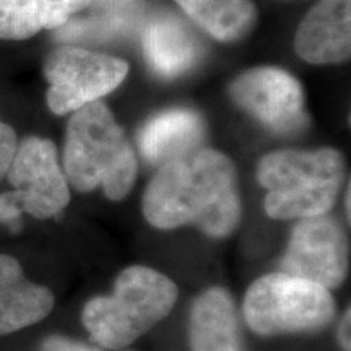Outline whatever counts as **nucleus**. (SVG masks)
<instances>
[{
	"label": "nucleus",
	"mask_w": 351,
	"mask_h": 351,
	"mask_svg": "<svg viewBox=\"0 0 351 351\" xmlns=\"http://www.w3.org/2000/svg\"><path fill=\"white\" fill-rule=\"evenodd\" d=\"M142 210L158 230L195 226L208 238H228L243 212L236 166L213 148L200 147L174 158L148 182Z\"/></svg>",
	"instance_id": "f257e3e1"
},
{
	"label": "nucleus",
	"mask_w": 351,
	"mask_h": 351,
	"mask_svg": "<svg viewBox=\"0 0 351 351\" xmlns=\"http://www.w3.org/2000/svg\"><path fill=\"white\" fill-rule=\"evenodd\" d=\"M62 168L78 192L101 187L111 200L129 195L137 179V156L106 104L95 101L72 112L65 130Z\"/></svg>",
	"instance_id": "f03ea898"
},
{
	"label": "nucleus",
	"mask_w": 351,
	"mask_h": 351,
	"mask_svg": "<svg viewBox=\"0 0 351 351\" xmlns=\"http://www.w3.org/2000/svg\"><path fill=\"white\" fill-rule=\"evenodd\" d=\"M265 189L263 207L274 219L322 217L335 205L345 182V160L333 148L276 150L257 165Z\"/></svg>",
	"instance_id": "7ed1b4c3"
},
{
	"label": "nucleus",
	"mask_w": 351,
	"mask_h": 351,
	"mask_svg": "<svg viewBox=\"0 0 351 351\" xmlns=\"http://www.w3.org/2000/svg\"><path fill=\"white\" fill-rule=\"evenodd\" d=\"M178 301V287L161 271L134 265L122 270L108 296L91 298L82 322L106 350H124L168 317Z\"/></svg>",
	"instance_id": "20e7f679"
},
{
	"label": "nucleus",
	"mask_w": 351,
	"mask_h": 351,
	"mask_svg": "<svg viewBox=\"0 0 351 351\" xmlns=\"http://www.w3.org/2000/svg\"><path fill=\"white\" fill-rule=\"evenodd\" d=\"M245 324L257 335L317 332L335 315L330 289L301 276L270 274L256 280L244 296Z\"/></svg>",
	"instance_id": "39448f33"
},
{
	"label": "nucleus",
	"mask_w": 351,
	"mask_h": 351,
	"mask_svg": "<svg viewBox=\"0 0 351 351\" xmlns=\"http://www.w3.org/2000/svg\"><path fill=\"white\" fill-rule=\"evenodd\" d=\"M5 178L13 191L0 195V223L15 230L23 213L47 219L69 205L70 184L49 138L32 135L19 142Z\"/></svg>",
	"instance_id": "423d86ee"
},
{
	"label": "nucleus",
	"mask_w": 351,
	"mask_h": 351,
	"mask_svg": "<svg viewBox=\"0 0 351 351\" xmlns=\"http://www.w3.org/2000/svg\"><path fill=\"white\" fill-rule=\"evenodd\" d=\"M46 103L56 116L72 114L112 93L129 73L125 60L75 46H60L43 64Z\"/></svg>",
	"instance_id": "0eeeda50"
},
{
	"label": "nucleus",
	"mask_w": 351,
	"mask_h": 351,
	"mask_svg": "<svg viewBox=\"0 0 351 351\" xmlns=\"http://www.w3.org/2000/svg\"><path fill=\"white\" fill-rule=\"evenodd\" d=\"M282 271L327 289L339 288L348 274V241L327 215L298 219L282 258Z\"/></svg>",
	"instance_id": "6e6552de"
},
{
	"label": "nucleus",
	"mask_w": 351,
	"mask_h": 351,
	"mask_svg": "<svg viewBox=\"0 0 351 351\" xmlns=\"http://www.w3.org/2000/svg\"><path fill=\"white\" fill-rule=\"evenodd\" d=\"M238 106L278 134H293L306 124L304 91L300 80L278 67H254L231 82Z\"/></svg>",
	"instance_id": "1a4fd4ad"
},
{
	"label": "nucleus",
	"mask_w": 351,
	"mask_h": 351,
	"mask_svg": "<svg viewBox=\"0 0 351 351\" xmlns=\"http://www.w3.org/2000/svg\"><path fill=\"white\" fill-rule=\"evenodd\" d=\"M295 49L314 65L340 64L351 56V0H320L298 26Z\"/></svg>",
	"instance_id": "9d476101"
},
{
	"label": "nucleus",
	"mask_w": 351,
	"mask_h": 351,
	"mask_svg": "<svg viewBox=\"0 0 351 351\" xmlns=\"http://www.w3.org/2000/svg\"><path fill=\"white\" fill-rule=\"evenodd\" d=\"M191 351H245L234 301L225 288L197 296L189 314Z\"/></svg>",
	"instance_id": "9b49d317"
},
{
	"label": "nucleus",
	"mask_w": 351,
	"mask_h": 351,
	"mask_svg": "<svg viewBox=\"0 0 351 351\" xmlns=\"http://www.w3.org/2000/svg\"><path fill=\"white\" fill-rule=\"evenodd\" d=\"M54 304L49 288L29 282L16 258L0 254V335L41 322Z\"/></svg>",
	"instance_id": "f8f14e48"
},
{
	"label": "nucleus",
	"mask_w": 351,
	"mask_h": 351,
	"mask_svg": "<svg viewBox=\"0 0 351 351\" xmlns=\"http://www.w3.org/2000/svg\"><path fill=\"white\" fill-rule=\"evenodd\" d=\"M205 122L191 109H169L156 114L138 134V150L148 163L165 165L202 147Z\"/></svg>",
	"instance_id": "ddd939ff"
},
{
	"label": "nucleus",
	"mask_w": 351,
	"mask_h": 351,
	"mask_svg": "<svg viewBox=\"0 0 351 351\" xmlns=\"http://www.w3.org/2000/svg\"><path fill=\"white\" fill-rule=\"evenodd\" d=\"M93 0H0V39L25 41L56 29L85 10Z\"/></svg>",
	"instance_id": "4468645a"
},
{
	"label": "nucleus",
	"mask_w": 351,
	"mask_h": 351,
	"mask_svg": "<svg viewBox=\"0 0 351 351\" xmlns=\"http://www.w3.org/2000/svg\"><path fill=\"white\" fill-rule=\"evenodd\" d=\"M143 54L158 75L176 77L194 64L197 43L181 20L160 16L145 29Z\"/></svg>",
	"instance_id": "2eb2a0df"
},
{
	"label": "nucleus",
	"mask_w": 351,
	"mask_h": 351,
	"mask_svg": "<svg viewBox=\"0 0 351 351\" xmlns=\"http://www.w3.org/2000/svg\"><path fill=\"white\" fill-rule=\"evenodd\" d=\"M179 7L221 43H234L251 33L257 20L252 0H176Z\"/></svg>",
	"instance_id": "dca6fc26"
},
{
	"label": "nucleus",
	"mask_w": 351,
	"mask_h": 351,
	"mask_svg": "<svg viewBox=\"0 0 351 351\" xmlns=\"http://www.w3.org/2000/svg\"><path fill=\"white\" fill-rule=\"evenodd\" d=\"M16 147H19L16 132L7 122L0 121V182L7 176V171L10 168L13 156H15Z\"/></svg>",
	"instance_id": "f3484780"
},
{
	"label": "nucleus",
	"mask_w": 351,
	"mask_h": 351,
	"mask_svg": "<svg viewBox=\"0 0 351 351\" xmlns=\"http://www.w3.org/2000/svg\"><path fill=\"white\" fill-rule=\"evenodd\" d=\"M41 351H101L80 341L65 339V337H49L43 341Z\"/></svg>",
	"instance_id": "a211bd4d"
},
{
	"label": "nucleus",
	"mask_w": 351,
	"mask_h": 351,
	"mask_svg": "<svg viewBox=\"0 0 351 351\" xmlns=\"http://www.w3.org/2000/svg\"><path fill=\"white\" fill-rule=\"evenodd\" d=\"M350 319H351L350 311H346V314L343 315V320H341V324H340V330H339V339H340L341 348H343L345 351H350V348H351V340H350L351 324H350Z\"/></svg>",
	"instance_id": "6ab92c4d"
},
{
	"label": "nucleus",
	"mask_w": 351,
	"mask_h": 351,
	"mask_svg": "<svg viewBox=\"0 0 351 351\" xmlns=\"http://www.w3.org/2000/svg\"><path fill=\"white\" fill-rule=\"evenodd\" d=\"M350 187L346 189V213H348V217H350Z\"/></svg>",
	"instance_id": "aec40b11"
}]
</instances>
